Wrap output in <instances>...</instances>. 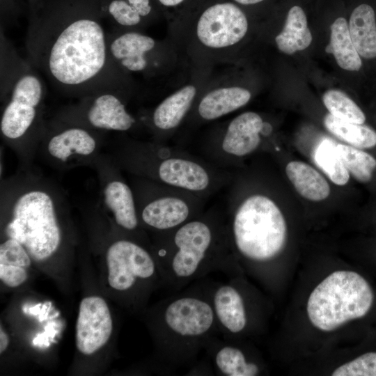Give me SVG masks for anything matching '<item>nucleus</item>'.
<instances>
[{
	"label": "nucleus",
	"instance_id": "1",
	"mask_svg": "<svg viewBox=\"0 0 376 376\" xmlns=\"http://www.w3.org/2000/svg\"><path fill=\"white\" fill-rule=\"evenodd\" d=\"M29 49L36 65L59 88L87 96L110 91L114 65L96 0H29Z\"/></svg>",
	"mask_w": 376,
	"mask_h": 376
},
{
	"label": "nucleus",
	"instance_id": "35",
	"mask_svg": "<svg viewBox=\"0 0 376 376\" xmlns=\"http://www.w3.org/2000/svg\"><path fill=\"white\" fill-rule=\"evenodd\" d=\"M9 343V338L7 334L1 327L0 329V353L2 354L7 348Z\"/></svg>",
	"mask_w": 376,
	"mask_h": 376
},
{
	"label": "nucleus",
	"instance_id": "19",
	"mask_svg": "<svg viewBox=\"0 0 376 376\" xmlns=\"http://www.w3.org/2000/svg\"><path fill=\"white\" fill-rule=\"evenodd\" d=\"M251 98V92L243 87L232 86L216 88L203 95L194 104L191 111L194 110L193 116L196 121H212L240 109Z\"/></svg>",
	"mask_w": 376,
	"mask_h": 376
},
{
	"label": "nucleus",
	"instance_id": "12",
	"mask_svg": "<svg viewBox=\"0 0 376 376\" xmlns=\"http://www.w3.org/2000/svg\"><path fill=\"white\" fill-rule=\"evenodd\" d=\"M108 282L114 290H131L137 282L152 279L156 261L143 245L131 239H119L107 251Z\"/></svg>",
	"mask_w": 376,
	"mask_h": 376
},
{
	"label": "nucleus",
	"instance_id": "36",
	"mask_svg": "<svg viewBox=\"0 0 376 376\" xmlns=\"http://www.w3.org/2000/svg\"><path fill=\"white\" fill-rule=\"evenodd\" d=\"M239 6H252L263 2L265 0H230Z\"/></svg>",
	"mask_w": 376,
	"mask_h": 376
},
{
	"label": "nucleus",
	"instance_id": "13",
	"mask_svg": "<svg viewBox=\"0 0 376 376\" xmlns=\"http://www.w3.org/2000/svg\"><path fill=\"white\" fill-rule=\"evenodd\" d=\"M112 330L113 321L104 299L97 296L84 298L76 323L78 350L85 355L95 353L107 343Z\"/></svg>",
	"mask_w": 376,
	"mask_h": 376
},
{
	"label": "nucleus",
	"instance_id": "14",
	"mask_svg": "<svg viewBox=\"0 0 376 376\" xmlns=\"http://www.w3.org/2000/svg\"><path fill=\"white\" fill-rule=\"evenodd\" d=\"M83 117L87 127L107 131L127 132L136 123L123 100L113 92L100 91L87 96Z\"/></svg>",
	"mask_w": 376,
	"mask_h": 376
},
{
	"label": "nucleus",
	"instance_id": "2",
	"mask_svg": "<svg viewBox=\"0 0 376 376\" xmlns=\"http://www.w3.org/2000/svg\"><path fill=\"white\" fill-rule=\"evenodd\" d=\"M157 234V256L173 288L212 271L228 273L234 260L225 214L215 206L178 228Z\"/></svg>",
	"mask_w": 376,
	"mask_h": 376
},
{
	"label": "nucleus",
	"instance_id": "15",
	"mask_svg": "<svg viewBox=\"0 0 376 376\" xmlns=\"http://www.w3.org/2000/svg\"><path fill=\"white\" fill-rule=\"evenodd\" d=\"M197 88L186 85L164 98L153 110L150 123L155 141L165 143L186 120L197 96Z\"/></svg>",
	"mask_w": 376,
	"mask_h": 376
},
{
	"label": "nucleus",
	"instance_id": "22",
	"mask_svg": "<svg viewBox=\"0 0 376 376\" xmlns=\"http://www.w3.org/2000/svg\"><path fill=\"white\" fill-rule=\"evenodd\" d=\"M286 175L296 191L304 198L321 201L330 194L326 179L311 166L299 161H292L285 166Z\"/></svg>",
	"mask_w": 376,
	"mask_h": 376
},
{
	"label": "nucleus",
	"instance_id": "18",
	"mask_svg": "<svg viewBox=\"0 0 376 376\" xmlns=\"http://www.w3.org/2000/svg\"><path fill=\"white\" fill-rule=\"evenodd\" d=\"M102 195L104 205L120 228L128 232L139 228L140 221L133 189L118 172L113 173L104 183Z\"/></svg>",
	"mask_w": 376,
	"mask_h": 376
},
{
	"label": "nucleus",
	"instance_id": "30",
	"mask_svg": "<svg viewBox=\"0 0 376 376\" xmlns=\"http://www.w3.org/2000/svg\"><path fill=\"white\" fill-rule=\"evenodd\" d=\"M102 8L104 13L123 27L136 26L144 19L139 10L130 0H108L102 3Z\"/></svg>",
	"mask_w": 376,
	"mask_h": 376
},
{
	"label": "nucleus",
	"instance_id": "16",
	"mask_svg": "<svg viewBox=\"0 0 376 376\" xmlns=\"http://www.w3.org/2000/svg\"><path fill=\"white\" fill-rule=\"evenodd\" d=\"M156 46L154 38L137 31H125L108 40L109 52L114 63L130 72L148 70Z\"/></svg>",
	"mask_w": 376,
	"mask_h": 376
},
{
	"label": "nucleus",
	"instance_id": "20",
	"mask_svg": "<svg viewBox=\"0 0 376 376\" xmlns=\"http://www.w3.org/2000/svg\"><path fill=\"white\" fill-rule=\"evenodd\" d=\"M210 301L219 329L226 334H239L246 327L247 315L242 295L231 283L219 285Z\"/></svg>",
	"mask_w": 376,
	"mask_h": 376
},
{
	"label": "nucleus",
	"instance_id": "8",
	"mask_svg": "<svg viewBox=\"0 0 376 376\" xmlns=\"http://www.w3.org/2000/svg\"><path fill=\"white\" fill-rule=\"evenodd\" d=\"M162 320L170 359L175 361L191 358L218 327L211 301L198 295H180L170 300Z\"/></svg>",
	"mask_w": 376,
	"mask_h": 376
},
{
	"label": "nucleus",
	"instance_id": "4",
	"mask_svg": "<svg viewBox=\"0 0 376 376\" xmlns=\"http://www.w3.org/2000/svg\"><path fill=\"white\" fill-rule=\"evenodd\" d=\"M118 164L134 176L181 188L209 199L229 185L231 171L200 155L159 142L129 139L117 155Z\"/></svg>",
	"mask_w": 376,
	"mask_h": 376
},
{
	"label": "nucleus",
	"instance_id": "21",
	"mask_svg": "<svg viewBox=\"0 0 376 376\" xmlns=\"http://www.w3.org/2000/svg\"><path fill=\"white\" fill-rule=\"evenodd\" d=\"M349 32L360 56L376 58V20L374 9L361 3L352 11L349 21Z\"/></svg>",
	"mask_w": 376,
	"mask_h": 376
},
{
	"label": "nucleus",
	"instance_id": "11",
	"mask_svg": "<svg viewBox=\"0 0 376 376\" xmlns=\"http://www.w3.org/2000/svg\"><path fill=\"white\" fill-rule=\"evenodd\" d=\"M249 20L240 6L231 1H214L198 14L195 36L207 49L223 50L238 44L246 35Z\"/></svg>",
	"mask_w": 376,
	"mask_h": 376
},
{
	"label": "nucleus",
	"instance_id": "24",
	"mask_svg": "<svg viewBox=\"0 0 376 376\" xmlns=\"http://www.w3.org/2000/svg\"><path fill=\"white\" fill-rule=\"evenodd\" d=\"M329 44L326 52L332 54L337 64L348 71H358L362 66L361 56L351 39L347 20L338 17L331 25Z\"/></svg>",
	"mask_w": 376,
	"mask_h": 376
},
{
	"label": "nucleus",
	"instance_id": "25",
	"mask_svg": "<svg viewBox=\"0 0 376 376\" xmlns=\"http://www.w3.org/2000/svg\"><path fill=\"white\" fill-rule=\"evenodd\" d=\"M327 130L338 139L357 148H370L376 146V132L370 127L343 120L330 113L324 118Z\"/></svg>",
	"mask_w": 376,
	"mask_h": 376
},
{
	"label": "nucleus",
	"instance_id": "28",
	"mask_svg": "<svg viewBox=\"0 0 376 376\" xmlns=\"http://www.w3.org/2000/svg\"><path fill=\"white\" fill-rule=\"evenodd\" d=\"M338 152L348 172L359 182H369L376 169V159L352 146L336 144Z\"/></svg>",
	"mask_w": 376,
	"mask_h": 376
},
{
	"label": "nucleus",
	"instance_id": "6",
	"mask_svg": "<svg viewBox=\"0 0 376 376\" xmlns=\"http://www.w3.org/2000/svg\"><path fill=\"white\" fill-rule=\"evenodd\" d=\"M373 302V292L366 280L355 272L340 270L331 273L314 288L306 311L315 327L331 331L363 317Z\"/></svg>",
	"mask_w": 376,
	"mask_h": 376
},
{
	"label": "nucleus",
	"instance_id": "27",
	"mask_svg": "<svg viewBox=\"0 0 376 376\" xmlns=\"http://www.w3.org/2000/svg\"><path fill=\"white\" fill-rule=\"evenodd\" d=\"M217 370L226 376H255L259 373L258 366L246 360L243 352L233 345L220 347L214 356Z\"/></svg>",
	"mask_w": 376,
	"mask_h": 376
},
{
	"label": "nucleus",
	"instance_id": "32",
	"mask_svg": "<svg viewBox=\"0 0 376 376\" xmlns=\"http://www.w3.org/2000/svg\"><path fill=\"white\" fill-rule=\"evenodd\" d=\"M31 256L17 241L7 238L0 245V265L28 268L31 265Z\"/></svg>",
	"mask_w": 376,
	"mask_h": 376
},
{
	"label": "nucleus",
	"instance_id": "26",
	"mask_svg": "<svg viewBox=\"0 0 376 376\" xmlns=\"http://www.w3.org/2000/svg\"><path fill=\"white\" fill-rule=\"evenodd\" d=\"M316 165L336 185H345L350 179L347 170L336 148V144L329 139H322L313 150Z\"/></svg>",
	"mask_w": 376,
	"mask_h": 376
},
{
	"label": "nucleus",
	"instance_id": "10",
	"mask_svg": "<svg viewBox=\"0 0 376 376\" xmlns=\"http://www.w3.org/2000/svg\"><path fill=\"white\" fill-rule=\"evenodd\" d=\"M0 120V130L10 143L20 141L36 125L45 96L40 78L31 70L18 72L11 82Z\"/></svg>",
	"mask_w": 376,
	"mask_h": 376
},
{
	"label": "nucleus",
	"instance_id": "23",
	"mask_svg": "<svg viewBox=\"0 0 376 376\" xmlns=\"http://www.w3.org/2000/svg\"><path fill=\"white\" fill-rule=\"evenodd\" d=\"M313 40L303 8L292 6L288 11L283 30L276 36L277 48L283 53L292 54L306 49Z\"/></svg>",
	"mask_w": 376,
	"mask_h": 376
},
{
	"label": "nucleus",
	"instance_id": "29",
	"mask_svg": "<svg viewBox=\"0 0 376 376\" xmlns=\"http://www.w3.org/2000/svg\"><path fill=\"white\" fill-rule=\"evenodd\" d=\"M322 101L329 113L334 117L350 123L363 124L364 113L345 93L336 89L326 91Z\"/></svg>",
	"mask_w": 376,
	"mask_h": 376
},
{
	"label": "nucleus",
	"instance_id": "5",
	"mask_svg": "<svg viewBox=\"0 0 376 376\" xmlns=\"http://www.w3.org/2000/svg\"><path fill=\"white\" fill-rule=\"evenodd\" d=\"M224 212L230 245L244 259L266 263L283 250L287 237L285 217L272 198L247 192L232 177Z\"/></svg>",
	"mask_w": 376,
	"mask_h": 376
},
{
	"label": "nucleus",
	"instance_id": "17",
	"mask_svg": "<svg viewBox=\"0 0 376 376\" xmlns=\"http://www.w3.org/2000/svg\"><path fill=\"white\" fill-rule=\"evenodd\" d=\"M98 142L86 127L72 125L63 127L48 139L47 150L54 160L62 163L74 158H86L97 150Z\"/></svg>",
	"mask_w": 376,
	"mask_h": 376
},
{
	"label": "nucleus",
	"instance_id": "34",
	"mask_svg": "<svg viewBox=\"0 0 376 376\" xmlns=\"http://www.w3.org/2000/svg\"><path fill=\"white\" fill-rule=\"evenodd\" d=\"M157 2L164 8L176 9L182 6L187 0H156Z\"/></svg>",
	"mask_w": 376,
	"mask_h": 376
},
{
	"label": "nucleus",
	"instance_id": "7",
	"mask_svg": "<svg viewBox=\"0 0 376 376\" xmlns=\"http://www.w3.org/2000/svg\"><path fill=\"white\" fill-rule=\"evenodd\" d=\"M140 224L157 233L171 230L202 214L208 198L187 190L133 175Z\"/></svg>",
	"mask_w": 376,
	"mask_h": 376
},
{
	"label": "nucleus",
	"instance_id": "9",
	"mask_svg": "<svg viewBox=\"0 0 376 376\" xmlns=\"http://www.w3.org/2000/svg\"><path fill=\"white\" fill-rule=\"evenodd\" d=\"M272 131V125L258 113L244 112L205 138L199 148L200 156L230 171L240 159L256 152Z\"/></svg>",
	"mask_w": 376,
	"mask_h": 376
},
{
	"label": "nucleus",
	"instance_id": "3",
	"mask_svg": "<svg viewBox=\"0 0 376 376\" xmlns=\"http://www.w3.org/2000/svg\"><path fill=\"white\" fill-rule=\"evenodd\" d=\"M6 188L1 206L8 217L7 238L17 241L35 260L49 258L61 242L59 212L64 198L51 184L33 178L10 182Z\"/></svg>",
	"mask_w": 376,
	"mask_h": 376
},
{
	"label": "nucleus",
	"instance_id": "33",
	"mask_svg": "<svg viewBox=\"0 0 376 376\" xmlns=\"http://www.w3.org/2000/svg\"><path fill=\"white\" fill-rule=\"evenodd\" d=\"M28 277L26 268L0 265V279L7 286L15 288L26 281Z\"/></svg>",
	"mask_w": 376,
	"mask_h": 376
},
{
	"label": "nucleus",
	"instance_id": "31",
	"mask_svg": "<svg viewBox=\"0 0 376 376\" xmlns=\"http://www.w3.org/2000/svg\"><path fill=\"white\" fill-rule=\"evenodd\" d=\"M333 376H376V352H368L337 368Z\"/></svg>",
	"mask_w": 376,
	"mask_h": 376
}]
</instances>
